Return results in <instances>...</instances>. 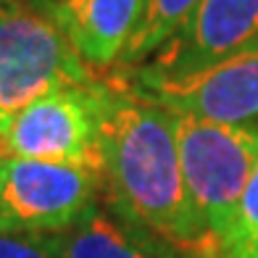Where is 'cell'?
<instances>
[{"instance_id": "5b68a950", "label": "cell", "mask_w": 258, "mask_h": 258, "mask_svg": "<svg viewBox=\"0 0 258 258\" xmlns=\"http://www.w3.org/2000/svg\"><path fill=\"white\" fill-rule=\"evenodd\" d=\"M116 77L171 113L216 124H258V50L184 77H156L137 66H126Z\"/></svg>"}, {"instance_id": "8992f818", "label": "cell", "mask_w": 258, "mask_h": 258, "mask_svg": "<svg viewBox=\"0 0 258 258\" xmlns=\"http://www.w3.org/2000/svg\"><path fill=\"white\" fill-rule=\"evenodd\" d=\"M0 148L8 156L77 163L100 171L98 79L55 90L32 103L8 126Z\"/></svg>"}, {"instance_id": "7c38bea8", "label": "cell", "mask_w": 258, "mask_h": 258, "mask_svg": "<svg viewBox=\"0 0 258 258\" xmlns=\"http://www.w3.org/2000/svg\"><path fill=\"white\" fill-rule=\"evenodd\" d=\"M0 258H55L40 234L0 232Z\"/></svg>"}, {"instance_id": "30bf717a", "label": "cell", "mask_w": 258, "mask_h": 258, "mask_svg": "<svg viewBox=\"0 0 258 258\" xmlns=\"http://www.w3.org/2000/svg\"><path fill=\"white\" fill-rule=\"evenodd\" d=\"M201 0H148L143 19L129 40L126 50L121 53V66H140L148 61L174 32H177L190 14L198 8Z\"/></svg>"}, {"instance_id": "5bb4252c", "label": "cell", "mask_w": 258, "mask_h": 258, "mask_svg": "<svg viewBox=\"0 0 258 258\" xmlns=\"http://www.w3.org/2000/svg\"><path fill=\"white\" fill-rule=\"evenodd\" d=\"M0 153H3V148H0Z\"/></svg>"}, {"instance_id": "6da1fadb", "label": "cell", "mask_w": 258, "mask_h": 258, "mask_svg": "<svg viewBox=\"0 0 258 258\" xmlns=\"http://www.w3.org/2000/svg\"><path fill=\"white\" fill-rule=\"evenodd\" d=\"M100 177L113 211L174 253L211 258L184 190L174 113L111 74L98 79Z\"/></svg>"}, {"instance_id": "52a82bcc", "label": "cell", "mask_w": 258, "mask_h": 258, "mask_svg": "<svg viewBox=\"0 0 258 258\" xmlns=\"http://www.w3.org/2000/svg\"><path fill=\"white\" fill-rule=\"evenodd\" d=\"M248 50H258V0H201L190 19L137 69L184 77Z\"/></svg>"}, {"instance_id": "9c48e42d", "label": "cell", "mask_w": 258, "mask_h": 258, "mask_svg": "<svg viewBox=\"0 0 258 258\" xmlns=\"http://www.w3.org/2000/svg\"><path fill=\"white\" fill-rule=\"evenodd\" d=\"M55 258H174L143 229L119 214L92 206L82 219L61 232L40 234Z\"/></svg>"}, {"instance_id": "277c9868", "label": "cell", "mask_w": 258, "mask_h": 258, "mask_svg": "<svg viewBox=\"0 0 258 258\" xmlns=\"http://www.w3.org/2000/svg\"><path fill=\"white\" fill-rule=\"evenodd\" d=\"M100 171L61 161L0 153V232L50 234L98 203Z\"/></svg>"}, {"instance_id": "ba28073f", "label": "cell", "mask_w": 258, "mask_h": 258, "mask_svg": "<svg viewBox=\"0 0 258 258\" xmlns=\"http://www.w3.org/2000/svg\"><path fill=\"white\" fill-rule=\"evenodd\" d=\"M148 0H58L55 19L92 72L116 63L143 19Z\"/></svg>"}, {"instance_id": "8fae6325", "label": "cell", "mask_w": 258, "mask_h": 258, "mask_svg": "<svg viewBox=\"0 0 258 258\" xmlns=\"http://www.w3.org/2000/svg\"><path fill=\"white\" fill-rule=\"evenodd\" d=\"M219 258H258V166L242 190Z\"/></svg>"}, {"instance_id": "3957f363", "label": "cell", "mask_w": 258, "mask_h": 258, "mask_svg": "<svg viewBox=\"0 0 258 258\" xmlns=\"http://www.w3.org/2000/svg\"><path fill=\"white\" fill-rule=\"evenodd\" d=\"M95 79L58 24L55 6H0V140L32 103Z\"/></svg>"}, {"instance_id": "7a4b0ae2", "label": "cell", "mask_w": 258, "mask_h": 258, "mask_svg": "<svg viewBox=\"0 0 258 258\" xmlns=\"http://www.w3.org/2000/svg\"><path fill=\"white\" fill-rule=\"evenodd\" d=\"M179 163L192 219L219 258L242 190L258 166V124H216L174 113Z\"/></svg>"}, {"instance_id": "4fadbf2b", "label": "cell", "mask_w": 258, "mask_h": 258, "mask_svg": "<svg viewBox=\"0 0 258 258\" xmlns=\"http://www.w3.org/2000/svg\"><path fill=\"white\" fill-rule=\"evenodd\" d=\"M58 0H0V6H55Z\"/></svg>"}]
</instances>
